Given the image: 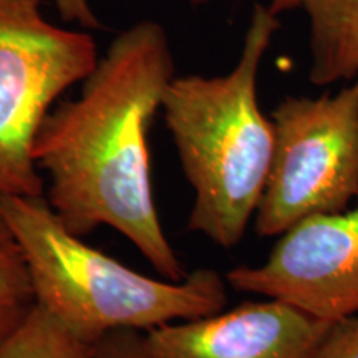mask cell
<instances>
[{"mask_svg":"<svg viewBox=\"0 0 358 358\" xmlns=\"http://www.w3.org/2000/svg\"><path fill=\"white\" fill-rule=\"evenodd\" d=\"M174 78L166 30L141 20L110 43L75 100L48 111L34 145L45 199L73 234L118 231L168 280L189 272L156 208L148 133Z\"/></svg>","mask_w":358,"mask_h":358,"instance_id":"1","label":"cell"},{"mask_svg":"<svg viewBox=\"0 0 358 358\" xmlns=\"http://www.w3.org/2000/svg\"><path fill=\"white\" fill-rule=\"evenodd\" d=\"M279 27V15L257 3L234 69L174 77L161 105L194 194L187 229L224 249L243 241L271 173L275 129L259 106L257 75Z\"/></svg>","mask_w":358,"mask_h":358,"instance_id":"2","label":"cell"},{"mask_svg":"<svg viewBox=\"0 0 358 358\" xmlns=\"http://www.w3.org/2000/svg\"><path fill=\"white\" fill-rule=\"evenodd\" d=\"M0 213L24 254L34 302L90 343L226 307L227 280L219 272L196 268L182 280L140 274L66 229L45 196L0 194Z\"/></svg>","mask_w":358,"mask_h":358,"instance_id":"3","label":"cell"},{"mask_svg":"<svg viewBox=\"0 0 358 358\" xmlns=\"http://www.w3.org/2000/svg\"><path fill=\"white\" fill-rule=\"evenodd\" d=\"M43 2L0 0V194H45L34 159L40 124L100 60L92 35L48 22Z\"/></svg>","mask_w":358,"mask_h":358,"instance_id":"4","label":"cell"},{"mask_svg":"<svg viewBox=\"0 0 358 358\" xmlns=\"http://www.w3.org/2000/svg\"><path fill=\"white\" fill-rule=\"evenodd\" d=\"M275 148L256 213L262 237L358 199V77L335 95L285 96L271 115Z\"/></svg>","mask_w":358,"mask_h":358,"instance_id":"5","label":"cell"},{"mask_svg":"<svg viewBox=\"0 0 358 358\" xmlns=\"http://www.w3.org/2000/svg\"><path fill=\"white\" fill-rule=\"evenodd\" d=\"M226 280L327 322L358 315V199L353 209L294 224L266 262L234 267Z\"/></svg>","mask_w":358,"mask_h":358,"instance_id":"6","label":"cell"},{"mask_svg":"<svg viewBox=\"0 0 358 358\" xmlns=\"http://www.w3.org/2000/svg\"><path fill=\"white\" fill-rule=\"evenodd\" d=\"M337 322L267 299L143 332L148 358H315Z\"/></svg>","mask_w":358,"mask_h":358,"instance_id":"7","label":"cell"},{"mask_svg":"<svg viewBox=\"0 0 358 358\" xmlns=\"http://www.w3.org/2000/svg\"><path fill=\"white\" fill-rule=\"evenodd\" d=\"M310 20L312 85L358 77V0H295Z\"/></svg>","mask_w":358,"mask_h":358,"instance_id":"8","label":"cell"},{"mask_svg":"<svg viewBox=\"0 0 358 358\" xmlns=\"http://www.w3.org/2000/svg\"><path fill=\"white\" fill-rule=\"evenodd\" d=\"M95 345L32 302L19 324L0 337V358H93Z\"/></svg>","mask_w":358,"mask_h":358,"instance_id":"9","label":"cell"},{"mask_svg":"<svg viewBox=\"0 0 358 358\" xmlns=\"http://www.w3.org/2000/svg\"><path fill=\"white\" fill-rule=\"evenodd\" d=\"M32 302V284L24 254L0 213V307H24Z\"/></svg>","mask_w":358,"mask_h":358,"instance_id":"10","label":"cell"},{"mask_svg":"<svg viewBox=\"0 0 358 358\" xmlns=\"http://www.w3.org/2000/svg\"><path fill=\"white\" fill-rule=\"evenodd\" d=\"M315 358H358V315L337 322Z\"/></svg>","mask_w":358,"mask_h":358,"instance_id":"11","label":"cell"},{"mask_svg":"<svg viewBox=\"0 0 358 358\" xmlns=\"http://www.w3.org/2000/svg\"><path fill=\"white\" fill-rule=\"evenodd\" d=\"M93 358H148L143 342V332L118 330L100 338Z\"/></svg>","mask_w":358,"mask_h":358,"instance_id":"12","label":"cell"},{"mask_svg":"<svg viewBox=\"0 0 358 358\" xmlns=\"http://www.w3.org/2000/svg\"><path fill=\"white\" fill-rule=\"evenodd\" d=\"M208 0H192V3H204ZM55 6L60 12V17L65 22H77L83 29H100V20L88 6V0H55ZM277 15L285 10L297 8L295 0H271V6Z\"/></svg>","mask_w":358,"mask_h":358,"instance_id":"13","label":"cell"},{"mask_svg":"<svg viewBox=\"0 0 358 358\" xmlns=\"http://www.w3.org/2000/svg\"><path fill=\"white\" fill-rule=\"evenodd\" d=\"M27 307H0V337H3L8 330L19 324L27 310Z\"/></svg>","mask_w":358,"mask_h":358,"instance_id":"14","label":"cell"}]
</instances>
